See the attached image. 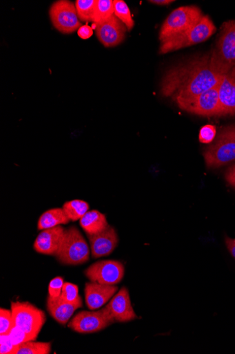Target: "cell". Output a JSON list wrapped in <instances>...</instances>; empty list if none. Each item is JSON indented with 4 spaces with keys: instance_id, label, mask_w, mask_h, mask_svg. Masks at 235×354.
Here are the masks:
<instances>
[{
    "instance_id": "obj_35",
    "label": "cell",
    "mask_w": 235,
    "mask_h": 354,
    "mask_svg": "<svg viewBox=\"0 0 235 354\" xmlns=\"http://www.w3.org/2000/svg\"><path fill=\"white\" fill-rule=\"evenodd\" d=\"M225 243L229 252L235 259V240L229 238H226Z\"/></svg>"
},
{
    "instance_id": "obj_9",
    "label": "cell",
    "mask_w": 235,
    "mask_h": 354,
    "mask_svg": "<svg viewBox=\"0 0 235 354\" xmlns=\"http://www.w3.org/2000/svg\"><path fill=\"white\" fill-rule=\"evenodd\" d=\"M208 168L216 169L235 162V142L221 133L216 142L204 152Z\"/></svg>"
},
{
    "instance_id": "obj_34",
    "label": "cell",
    "mask_w": 235,
    "mask_h": 354,
    "mask_svg": "<svg viewBox=\"0 0 235 354\" xmlns=\"http://www.w3.org/2000/svg\"><path fill=\"white\" fill-rule=\"evenodd\" d=\"M235 142V125L229 126L223 129L221 132Z\"/></svg>"
},
{
    "instance_id": "obj_1",
    "label": "cell",
    "mask_w": 235,
    "mask_h": 354,
    "mask_svg": "<svg viewBox=\"0 0 235 354\" xmlns=\"http://www.w3.org/2000/svg\"><path fill=\"white\" fill-rule=\"evenodd\" d=\"M235 63L222 60L215 49L174 67L164 76L161 93L177 102L185 101L220 84Z\"/></svg>"
},
{
    "instance_id": "obj_15",
    "label": "cell",
    "mask_w": 235,
    "mask_h": 354,
    "mask_svg": "<svg viewBox=\"0 0 235 354\" xmlns=\"http://www.w3.org/2000/svg\"><path fill=\"white\" fill-rule=\"evenodd\" d=\"M106 307L118 323H127L138 318L132 308L129 292L125 287L121 288Z\"/></svg>"
},
{
    "instance_id": "obj_21",
    "label": "cell",
    "mask_w": 235,
    "mask_h": 354,
    "mask_svg": "<svg viewBox=\"0 0 235 354\" xmlns=\"http://www.w3.org/2000/svg\"><path fill=\"white\" fill-rule=\"evenodd\" d=\"M114 15V1L112 0H96L91 21L96 24L110 19Z\"/></svg>"
},
{
    "instance_id": "obj_16",
    "label": "cell",
    "mask_w": 235,
    "mask_h": 354,
    "mask_svg": "<svg viewBox=\"0 0 235 354\" xmlns=\"http://www.w3.org/2000/svg\"><path fill=\"white\" fill-rule=\"evenodd\" d=\"M215 50L224 62L235 63V21L223 25Z\"/></svg>"
},
{
    "instance_id": "obj_25",
    "label": "cell",
    "mask_w": 235,
    "mask_h": 354,
    "mask_svg": "<svg viewBox=\"0 0 235 354\" xmlns=\"http://www.w3.org/2000/svg\"><path fill=\"white\" fill-rule=\"evenodd\" d=\"M60 298L65 303L76 304L83 302L79 295V287L77 285L70 282L64 283Z\"/></svg>"
},
{
    "instance_id": "obj_19",
    "label": "cell",
    "mask_w": 235,
    "mask_h": 354,
    "mask_svg": "<svg viewBox=\"0 0 235 354\" xmlns=\"http://www.w3.org/2000/svg\"><path fill=\"white\" fill-rule=\"evenodd\" d=\"M79 221L87 235L97 234L110 226L106 216L97 210L88 211Z\"/></svg>"
},
{
    "instance_id": "obj_18",
    "label": "cell",
    "mask_w": 235,
    "mask_h": 354,
    "mask_svg": "<svg viewBox=\"0 0 235 354\" xmlns=\"http://www.w3.org/2000/svg\"><path fill=\"white\" fill-rule=\"evenodd\" d=\"M83 307V302L70 304L63 301L59 297L48 298L47 308L50 315L57 322L58 324L65 326L74 312Z\"/></svg>"
},
{
    "instance_id": "obj_17",
    "label": "cell",
    "mask_w": 235,
    "mask_h": 354,
    "mask_svg": "<svg viewBox=\"0 0 235 354\" xmlns=\"http://www.w3.org/2000/svg\"><path fill=\"white\" fill-rule=\"evenodd\" d=\"M219 97L223 115H235V64L226 73L219 85Z\"/></svg>"
},
{
    "instance_id": "obj_5",
    "label": "cell",
    "mask_w": 235,
    "mask_h": 354,
    "mask_svg": "<svg viewBox=\"0 0 235 354\" xmlns=\"http://www.w3.org/2000/svg\"><path fill=\"white\" fill-rule=\"evenodd\" d=\"M11 310L14 325L36 341L45 324V313L29 302H12Z\"/></svg>"
},
{
    "instance_id": "obj_7",
    "label": "cell",
    "mask_w": 235,
    "mask_h": 354,
    "mask_svg": "<svg viewBox=\"0 0 235 354\" xmlns=\"http://www.w3.org/2000/svg\"><path fill=\"white\" fill-rule=\"evenodd\" d=\"M116 323L107 307L96 312L81 311L71 320L69 328L81 333H94Z\"/></svg>"
},
{
    "instance_id": "obj_3",
    "label": "cell",
    "mask_w": 235,
    "mask_h": 354,
    "mask_svg": "<svg viewBox=\"0 0 235 354\" xmlns=\"http://www.w3.org/2000/svg\"><path fill=\"white\" fill-rule=\"evenodd\" d=\"M204 15L196 6L179 8L173 11L163 22L159 39L161 44L172 39L187 30Z\"/></svg>"
},
{
    "instance_id": "obj_6",
    "label": "cell",
    "mask_w": 235,
    "mask_h": 354,
    "mask_svg": "<svg viewBox=\"0 0 235 354\" xmlns=\"http://www.w3.org/2000/svg\"><path fill=\"white\" fill-rule=\"evenodd\" d=\"M219 85L192 99L179 101L176 104L182 110L198 115L206 117L223 115L219 97Z\"/></svg>"
},
{
    "instance_id": "obj_8",
    "label": "cell",
    "mask_w": 235,
    "mask_h": 354,
    "mask_svg": "<svg viewBox=\"0 0 235 354\" xmlns=\"http://www.w3.org/2000/svg\"><path fill=\"white\" fill-rule=\"evenodd\" d=\"M50 15L53 26L62 34H72L82 26L76 6L70 1L60 0L54 3Z\"/></svg>"
},
{
    "instance_id": "obj_33",
    "label": "cell",
    "mask_w": 235,
    "mask_h": 354,
    "mask_svg": "<svg viewBox=\"0 0 235 354\" xmlns=\"http://www.w3.org/2000/svg\"><path fill=\"white\" fill-rule=\"evenodd\" d=\"M225 178L227 183L235 188V165L227 170Z\"/></svg>"
},
{
    "instance_id": "obj_13",
    "label": "cell",
    "mask_w": 235,
    "mask_h": 354,
    "mask_svg": "<svg viewBox=\"0 0 235 354\" xmlns=\"http://www.w3.org/2000/svg\"><path fill=\"white\" fill-rule=\"evenodd\" d=\"M118 289L115 285H105L92 281L86 283L85 296L88 308L94 310L103 307L115 295Z\"/></svg>"
},
{
    "instance_id": "obj_36",
    "label": "cell",
    "mask_w": 235,
    "mask_h": 354,
    "mask_svg": "<svg viewBox=\"0 0 235 354\" xmlns=\"http://www.w3.org/2000/svg\"><path fill=\"white\" fill-rule=\"evenodd\" d=\"M150 3L159 6H165L172 3L173 1H170V0H152Z\"/></svg>"
},
{
    "instance_id": "obj_23",
    "label": "cell",
    "mask_w": 235,
    "mask_h": 354,
    "mask_svg": "<svg viewBox=\"0 0 235 354\" xmlns=\"http://www.w3.org/2000/svg\"><path fill=\"white\" fill-rule=\"evenodd\" d=\"M51 348V342L28 341L19 346L17 354H49Z\"/></svg>"
},
{
    "instance_id": "obj_11",
    "label": "cell",
    "mask_w": 235,
    "mask_h": 354,
    "mask_svg": "<svg viewBox=\"0 0 235 354\" xmlns=\"http://www.w3.org/2000/svg\"><path fill=\"white\" fill-rule=\"evenodd\" d=\"M94 25L97 39L107 48L119 46L125 38L127 28L114 15Z\"/></svg>"
},
{
    "instance_id": "obj_4",
    "label": "cell",
    "mask_w": 235,
    "mask_h": 354,
    "mask_svg": "<svg viewBox=\"0 0 235 354\" xmlns=\"http://www.w3.org/2000/svg\"><path fill=\"white\" fill-rule=\"evenodd\" d=\"M89 246L82 234L76 227L66 230L63 243L56 255L63 265L79 266L90 260Z\"/></svg>"
},
{
    "instance_id": "obj_10",
    "label": "cell",
    "mask_w": 235,
    "mask_h": 354,
    "mask_svg": "<svg viewBox=\"0 0 235 354\" xmlns=\"http://www.w3.org/2000/svg\"><path fill=\"white\" fill-rule=\"evenodd\" d=\"M124 272L123 265L116 261L96 262L84 272L90 281L105 285L118 284L123 279Z\"/></svg>"
},
{
    "instance_id": "obj_28",
    "label": "cell",
    "mask_w": 235,
    "mask_h": 354,
    "mask_svg": "<svg viewBox=\"0 0 235 354\" xmlns=\"http://www.w3.org/2000/svg\"><path fill=\"white\" fill-rule=\"evenodd\" d=\"M14 345H20L28 341H35L21 328L14 325L8 334Z\"/></svg>"
},
{
    "instance_id": "obj_24",
    "label": "cell",
    "mask_w": 235,
    "mask_h": 354,
    "mask_svg": "<svg viewBox=\"0 0 235 354\" xmlns=\"http://www.w3.org/2000/svg\"><path fill=\"white\" fill-rule=\"evenodd\" d=\"M114 15L125 26L128 30H130L135 22H134L130 9L123 0H115L114 1Z\"/></svg>"
},
{
    "instance_id": "obj_2",
    "label": "cell",
    "mask_w": 235,
    "mask_h": 354,
    "mask_svg": "<svg viewBox=\"0 0 235 354\" xmlns=\"http://www.w3.org/2000/svg\"><path fill=\"white\" fill-rule=\"evenodd\" d=\"M216 28L208 16H203L182 35L161 44L159 53L165 54L183 48L203 43L216 32Z\"/></svg>"
},
{
    "instance_id": "obj_30",
    "label": "cell",
    "mask_w": 235,
    "mask_h": 354,
    "mask_svg": "<svg viewBox=\"0 0 235 354\" xmlns=\"http://www.w3.org/2000/svg\"><path fill=\"white\" fill-rule=\"evenodd\" d=\"M216 136L215 126L207 124L201 129L199 133V141L203 144H210L213 142Z\"/></svg>"
},
{
    "instance_id": "obj_12",
    "label": "cell",
    "mask_w": 235,
    "mask_h": 354,
    "mask_svg": "<svg viewBox=\"0 0 235 354\" xmlns=\"http://www.w3.org/2000/svg\"><path fill=\"white\" fill-rule=\"evenodd\" d=\"M65 231L61 226L43 230L33 244V248L39 253L56 257L64 240Z\"/></svg>"
},
{
    "instance_id": "obj_32",
    "label": "cell",
    "mask_w": 235,
    "mask_h": 354,
    "mask_svg": "<svg viewBox=\"0 0 235 354\" xmlns=\"http://www.w3.org/2000/svg\"><path fill=\"white\" fill-rule=\"evenodd\" d=\"M78 35L83 39H88L93 35V29L88 25L82 26L78 30Z\"/></svg>"
},
{
    "instance_id": "obj_22",
    "label": "cell",
    "mask_w": 235,
    "mask_h": 354,
    "mask_svg": "<svg viewBox=\"0 0 235 354\" xmlns=\"http://www.w3.org/2000/svg\"><path fill=\"white\" fill-rule=\"evenodd\" d=\"M62 208L70 221H77L89 211L90 206L85 201L74 200L65 203Z\"/></svg>"
},
{
    "instance_id": "obj_27",
    "label": "cell",
    "mask_w": 235,
    "mask_h": 354,
    "mask_svg": "<svg viewBox=\"0 0 235 354\" xmlns=\"http://www.w3.org/2000/svg\"><path fill=\"white\" fill-rule=\"evenodd\" d=\"M14 325L12 310L0 309V335H8Z\"/></svg>"
},
{
    "instance_id": "obj_29",
    "label": "cell",
    "mask_w": 235,
    "mask_h": 354,
    "mask_svg": "<svg viewBox=\"0 0 235 354\" xmlns=\"http://www.w3.org/2000/svg\"><path fill=\"white\" fill-rule=\"evenodd\" d=\"M19 345H14L8 335H0V353L17 354Z\"/></svg>"
},
{
    "instance_id": "obj_31",
    "label": "cell",
    "mask_w": 235,
    "mask_h": 354,
    "mask_svg": "<svg viewBox=\"0 0 235 354\" xmlns=\"http://www.w3.org/2000/svg\"><path fill=\"white\" fill-rule=\"evenodd\" d=\"M63 279L61 277L54 278L49 283V296L52 297H59L61 296L63 286Z\"/></svg>"
},
{
    "instance_id": "obj_20",
    "label": "cell",
    "mask_w": 235,
    "mask_h": 354,
    "mask_svg": "<svg viewBox=\"0 0 235 354\" xmlns=\"http://www.w3.org/2000/svg\"><path fill=\"white\" fill-rule=\"evenodd\" d=\"M70 222V219L66 216L63 208H54L46 211L41 216L38 229L39 230L52 229Z\"/></svg>"
},
{
    "instance_id": "obj_26",
    "label": "cell",
    "mask_w": 235,
    "mask_h": 354,
    "mask_svg": "<svg viewBox=\"0 0 235 354\" xmlns=\"http://www.w3.org/2000/svg\"><path fill=\"white\" fill-rule=\"evenodd\" d=\"M96 0H77L76 8L80 20L91 21Z\"/></svg>"
},
{
    "instance_id": "obj_14",
    "label": "cell",
    "mask_w": 235,
    "mask_h": 354,
    "mask_svg": "<svg viewBox=\"0 0 235 354\" xmlns=\"http://www.w3.org/2000/svg\"><path fill=\"white\" fill-rule=\"evenodd\" d=\"M93 259L110 255L116 248L119 242L116 230L109 226L105 231L95 235H88Z\"/></svg>"
}]
</instances>
